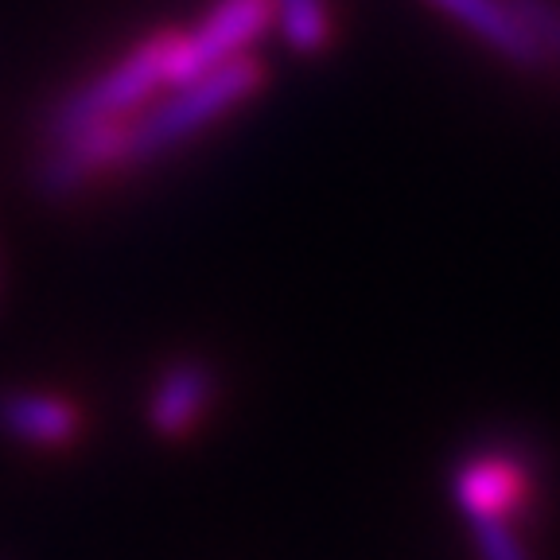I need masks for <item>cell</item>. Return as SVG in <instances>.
I'll return each mask as SVG.
<instances>
[{
  "label": "cell",
  "mask_w": 560,
  "mask_h": 560,
  "mask_svg": "<svg viewBox=\"0 0 560 560\" xmlns=\"http://www.w3.org/2000/svg\"><path fill=\"white\" fill-rule=\"evenodd\" d=\"M525 475L510 459H471L455 479V494L464 502L467 514H510L522 499Z\"/></svg>",
  "instance_id": "ba28073f"
},
{
  "label": "cell",
  "mask_w": 560,
  "mask_h": 560,
  "mask_svg": "<svg viewBox=\"0 0 560 560\" xmlns=\"http://www.w3.org/2000/svg\"><path fill=\"white\" fill-rule=\"evenodd\" d=\"M265 70L257 59L242 55L222 67H210L195 79L164 86L167 94L152 102L149 109L125 121V144H121V164H149V160L164 156V152L179 149L184 140L214 125L219 117L234 114L237 105L261 90Z\"/></svg>",
  "instance_id": "6da1fadb"
},
{
  "label": "cell",
  "mask_w": 560,
  "mask_h": 560,
  "mask_svg": "<svg viewBox=\"0 0 560 560\" xmlns=\"http://www.w3.org/2000/svg\"><path fill=\"white\" fill-rule=\"evenodd\" d=\"M125 121H102L90 129L70 132V137L51 140L47 156L35 167V187L47 199H67L82 184H90L102 167L121 164Z\"/></svg>",
  "instance_id": "5b68a950"
},
{
  "label": "cell",
  "mask_w": 560,
  "mask_h": 560,
  "mask_svg": "<svg viewBox=\"0 0 560 560\" xmlns=\"http://www.w3.org/2000/svg\"><path fill=\"white\" fill-rule=\"evenodd\" d=\"M506 9L517 27L529 35L545 67L560 62V0H506Z\"/></svg>",
  "instance_id": "30bf717a"
},
{
  "label": "cell",
  "mask_w": 560,
  "mask_h": 560,
  "mask_svg": "<svg viewBox=\"0 0 560 560\" xmlns=\"http://www.w3.org/2000/svg\"><path fill=\"white\" fill-rule=\"evenodd\" d=\"M219 397V374L202 359H175L160 366L144 397V424L160 440H187Z\"/></svg>",
  "instance_id": "277c9868"
},
{
  "label": "cell",
  "mask_w": 560,
  "mask_h": 560,
  "mask_svg": "<svg viewBox=\"0 0 560 560\" xmlns=\"http://www.w3.org/2000/svg\"><path fill=\"white\" fill-rule=\"evenodd\" d=\"M172 39L175 32L152 35V39L132 47L125 59H117L109 70H102L97 79L62 94L44 121L47 140L70 137V132L90 129V125H102V121H129L137 109H144V102L156 97V90L167 86L164 70H167Z\"/></svg>",
  "instance_id": "7a4b0ae2"
},
{
  "label": "cell",
  "mask_w": 560,
  "mask_h": 560,
  "mask_svg": "<svg viewBox=\"0 0 560 560\" xmlns=\"http://www.w3.org/2000/svg\"><path fill=\"white\" fill-rule=\"evenodd\" d=\"M269 27H272V0H214L210 12L191 32H175L172 51H167V70H164L167 86L249 55V47Z\"/></svg>",
  "instance_id": "3957f363"
},
{
  "label": "cell",
  "mask_w": 560,
  "mask_h": 560,
  "mask_svg": "<svg viewBox=\"0 0 560 560\" xmlns=\"http://www.w3.org/2000/svg\"><path fill=\"white\" fill-rule=\"evenodd\" d=\"M0 432L32 452H62L86 432V412L51 389H9L0 394Z\"/></svg>",
  "instance_id": "8992f818"
},
{
  "label": "cell",
  "mask_w": 560,
  "mask_h": 560,
  "mask_svg": "<svg viewBox=\"0 0 560 560\" xmlns=\"http://www.w3.org/2000/svg\"><path fill=\"white\" fill-rule=\"evenodd\" d=\"M482 560H525L517 537L510 534L506 514H471Z\"/></svg>",
  "instance_id": "8fae6325"
},
{
  "label": "cell",
  "mask_w": 560,
  "mask_h": 560,
  "mask_svg": "<svg viewBox=\"0 0 560 560\" xmlns=\"http://www.w3.org/2000/svg\"><path fill=\"white\" fill-rule=\"evenodd\" d=\"M436 16L452 20L459 32H467L482 51L502 59L514 70H545V59L529 44V35L510 16L506 0H420Z\"/></svg>",
  "instance_id": "52a82bcc"
},
{
  "label": "cell",
  "mask_w": 560,
  "mask_h": 560,
  "mask_svg": "<svg viewBox=\"0 0 560 560\" xmlns=\"http://www.w3.org/2000/svg\"><path fill=\"white\" fill-rule=\"evenodd\" d=\"M272 27L289 51L315 55L331 44V9L327 0H272Z\"/></svg>",
  "instance_id": "9c48e42d"
}]
</instances>
